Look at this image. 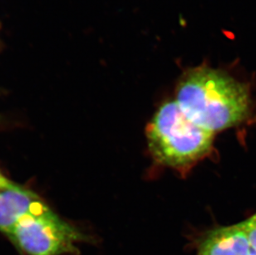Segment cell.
<instances>
[{"mask_svg": "<svg viewBox=\"0 0 256 255\" xmlns=\"http://www.w3.org/2000/svg\"><path fill=\"white\" fill-rule=\"evenodd\" d=\"M176 102L189 120L212 134L236 126L249 114L246 84L208 68L194 69L184 77Z\"/></svg>", "mask_w": 256, "mask_h": 255, "instance_id": "obj_1", "label": "cell"}, {"mask_svg": "<svg viewBox=\"0 0 256 255\" xmlns=\"http://www.w3.org/2000/svg\"><path fill=\"white\" fill-rule=\"evenodd\" d=\"M148 145L154 158L165 166L181 168L209 154L212 132L186 118L176 102L162 104L146 128Z\"/></svg>", "mask_w": 256, "mask_h": 255, "instance_id": "obj_2", "label": "cell"}, {"mask_svg": "<svg viewBox=\"0 0 256 255\" xmlns=\"http://www.w3.org/2000/svg\"><path fill=\"white\" fill-rule=\"evenodd\" d=\"M8 238L22 255H76L78 244L89 240L49 206L21 220Z\"/></svg>", "mask_w": 256, "mask_h": 255, "instance_id": "obj_3", "label": "cell"}, {"mask_svg": "<svg viewBox=\"0 0 256 255\" xmlns=\"http://www.w3.org/2000/svg\"><path fill=\"white\" fill-rule=\"evenodd\" d=\"M48 207L36 193L16 183L0 189V232L8 237L21 220Z\"/></svg>", "mask_w": 256, "mask_h": 255, "instance_id": "obj_4", "label": "cell"}, {"mask_svg": "<svg viewBox=\"0 0 256 255\" xmlns=\"http://www.w3.org/2000/svg\"><path fill=\"white\" fill-rule=\"evenodd\" d=\"M249 238L242 224L214 230L206 236L199 248V255H249Z\"/></svg>", "mask_w": 256, "mask_h": 255, "instance_id": "obj_5", "label": "cell"}, {"mask_svg": "<svg viewBox=\"0 0 256 255\" xmlns=\"http://www.w3.org/2000/svg\"><path fill=\"white\" fill-rule=\"evenodd\" d=\"M240 224L249 238L252 250L256 252V214Z\"/></svg>", "mask_w": 256, "mask_h": 255, "instance_id": "obj_6", "label": "cell"}, {"mask_svg": "<svg viewBox=\"0 0 256 255\" xmlns=\"http://www.w3.org/2000/svg\"><path fill=\"white\" fill-rule=\"evenodd\" d=\"M12 182H14L8 180V179L0 172V189L7 188L8 186L11 185Z\"/></svg>", "mask_w": 256, "mask_h": 255, "instance_id": "obj_7", "label": "cell"}, {"mask_svg": "<svg viewBox=\"0 0 256 255\" xmlns=\"http://www.w3.org/2000/svg\"><path fill=\"white\" fill-rule=\"evenodd\" d=\"M249 255H256V251L253 250H252V251H250V253Z\"/></svg>", "mask_w": 256, "mask_h": 255, "instance_id": "obj_8", "label": "cell"}, {"mask_svg": "<svg viewBox=\"0 0 256 255\" xmlns=\"http://www.w3.org/2000/svg\"><path fill=\"white\" fill-rule=\"evenodd\" d=\"M199 255V254H198Z\"/></svg>", "mask_w": 256, "mask_h": 255, "instance_id": "obj_9", "label": "cell"}]
</instances>
